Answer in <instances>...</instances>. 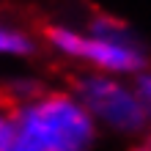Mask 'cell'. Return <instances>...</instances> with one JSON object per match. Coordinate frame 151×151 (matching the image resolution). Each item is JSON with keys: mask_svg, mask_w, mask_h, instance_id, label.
Listing matches in <instances>:
<instances>
[{"mask_svg": "<svg viewBox=\"0 0 151 151\" xmlns=\"http://www.w3.org/2000/svg\"><path fill=\"white\" fill-rule=\"evenodd\" d=\"M44 39L55 52L91 66L99 74H143L148 55L132 30L121 19L99 14L88 22L85 30L69 25H47Z\"/></svg>", "mask_w": 151, "mask_h": 151, "instance_id": "obj_1", "label": "cell"}, {"mask_svg": "<svg viewBox=\"0 0 151 151\" xmlns=\"http://www.w3.org/2000/svg\"><path fill=\"white\" fill-rule=\"evenodd\" d=\"M96 118L74 93H36L17 104L14 129L39 151H88L96 140Z\"/></svg>", "mask_w": 151, "mask_h": 151, "instance_id": "obj_2", "label": "cell"}, {"mask_svg": "<svg viewBox=\"0 0 151 151\" xmlns=\"http://www.w3.org/2000/svg\"><path fill=\"white\" fill-rule=\"evenodd\" d=\"M72 93L88 107L96 124H104L107 129L121 135H137L151 121V110L137 85H127L113 74L88 72L74 80Z\"/></svg>", "mask_w": 151, "mask_h": 151, "instance_id": "obj_3", "label": "cell"}, {"mask_svg": "<svg viewBox=\"0 0 151 151\" xmlns=\"http://www.w3.org/2000/svg\"><path fill=\"white\" fill-rule=\"evenodd\" d=\"M36 50V41L30 39L28 30L17 28V25H8L0 19V55H11V58H22L30 55Z\"/></svg>", "mask_w": 151, "mask_h": 151, "instance_id": "obj_4", "label": "cell"}, {"mask_svg": "<svg viewBox=\"0 0 151 151\" xmlns=\"http://www.w3.org/2000/svg\"><path fill=\"white\" fill-rule=\"evenodd\" d=\"M17 102L14 96L0 91V151L8 146V140L14 135V118H17Z\"/></svg>", "mask_w": 151, "mask_h": 151, "instance_id": "obj_5", "label": "cell"}, {"mask_svg": "<svg viewBox=\"0 0 151 151\" xmlns=\"http://www.w3.org/2000/svg\"><path fill=\"white\" fill-rule=\"evenodd\" d=\"M3 151H39V148L33 146L30 140H25V137L19 135V132L14 129V135H11V140H8V146H6Z\"/></svg>", "mask_w": 151, "mask_h": 151, "instance_id": "obj_6", "label": "cell"}, {"mask_svg": "<svg viewBox=\"0 0 151 151\" xmlns=\"http://www.w3.org/2000/svg\"><path fill=\"white\" fill-rule=\"evenodd\" d=\"M137 91H140V96L146 99L148 110H151V72H143L137 77Z\"/></svg>", "mask_w": 151, "mask_h": 151, "instance_id": "obj_7", "label": "cell"}, {"mask_svg": "<svg viewBox=\"0 0 151 151\" xmlns=\"http://www.w3.org/2000/svg\"><path fill=\"white\" fill-rule=\"evenodd\" d=\"M148 151H151V132H148Z\"/></svg>", "mask_w": 151, "mask_h": 151, "instance_id": "obj_8", "label": "cell"}]
</instances>
